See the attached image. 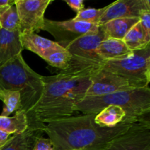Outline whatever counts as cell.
Segmentation results:
<instances>
[{
  "mask_svg": "<svg viewBox=\"0 0 150 150\" xmlns=\"http://www.w3.org/2000/svg\"><path fill=\"white\" fill-rule=\"evenodd\" d=\"M86 96H100L122 91L142 89L136 82L102 68L92 76Z\"/></svg>",
  "mask_w": 150,
  "mask_h": 150,
  "instance_id": "cell-8",
  "label": "cell"
},
{
  "mask_svg": "<svg viewBox=\"0 0 150 150\" xmlns=\"http://www.w3.org/2000/svg\"><path fill=\"white\" fill-rule=\"evenodd\" d=\"M64 2L77 13L84 9V1L83 0H64Z\"/></svg>",
  "mask_w": 150,
  "mask_h": 150,
  "instance_id": "cell-26",
  "label": "cell"
},
{
  "mask_svg": "<svg viewBox=\"0 0 150 150\" xmlns=\"http://www.w3.org/2000/svg\"><path fill=\"white\" fill-rule=\"evenodd\" d=\"M107 8H108V5L100 9H83L80 13H77L76 17L73 18V19L76 21L86 22V23H91V24L99 26L101 18L103 17Z\"/></svg>",
  "mask_w": 150,
  "mask_h": 150,
  "instance_id": "cell-23",
  "label": "cell"
},
{
  "mask_svg": "<svg viewBox=\"0 0 150 150\" xmlns=\"http://www.w3.org/2000/svg\"><path fill=\"white\" fill-rule=\"evenodd\" d=\"M99 29L98 25L76 21L73 18L61 21L45 18L42 30L49 32L55 38V42L65 48L78 38L86 34L98 32Z\"/></svg>",
  "mask_w": 150,
  "mask_h": 150,
  "instance_id": "cell-6",
  "label": "cell"
},
{
  "mask_svg": "<svg viewBox=\"0 0 150 150\" xmlns=\"http://www.w3.org/2000/svg\"><path fill=\"white\" fill-rule=\"evenodd\" d=\"M150 11L149 0H118L108 5L99 26L117 18H139L144 11Z\"/></svg>",
  "mask_w": 150,
  "mask_h": 150,
  "instance_id": "cell-10",
  "label": "cell"
},
{
  "mask_svg": "<svg viewBox=\"0 0 150 150\" xmlns=\"http://www.w3.org/2000/svg\"><path fill=\"white\" fill-rule=\"evenodd\" d=\"M139 21V18H117L100 26L105 39L123 40L130 29Z\"/></svg>",
  "mask_w": 150,
  "mask_h": 150,
  "instance_id": "cell-15",
  "label": "cell"
},
{
  "mask_svg": "<svg viewBox=\"0 0 150 150\" xmlns=\"http://www.w3.org/2000/svg\"><path fill=\"white\" fill-rule=\"evenodd\" d=\"M26 114L23 111H18L13 117H3L0 115V130L9 135L23 133L28 129Z\"/></svg>",
  "mask_w": 150,
  "mask_h": 150,
  "instance_id": "cell-18",
  "label": "cell"
},
{
  "mask_svg": "<svg viewBox=\"0 0 150 150\" xmlns=\"http://www.w3.org/2000/svg\"><path fill=\"white\" fill-rule=\"evenodd\" d=\"M20 31L5 30L0 28V67L23 51Z\"/></svg>",
  "mask_w": 150,
  "mask_h": 150,
  "instance_id": "cell-12",
  "label": "cell"
},
{
  "mask_svg": "<svg viewBox=\"0 0 150 150\" xmlns=\"http://www.w3.org/2000/svg\"><path fill=\"white\" fill-rule=\"evenodd\" d=\"M20 38L23 50H29L36 54L40 58H42L45 54L53 50L62 48L61 45L55 41L42 38L33 32L20 33Z\"/></svg>",
  "mask_w": 150,
  "mask_h": 150,
  "instance_id": "cell-13",
  "label": "cell"
},
{
  "mask_svg": "<svg viewBox=\"0 0 150 150\" xmlns=\"http://www.w3.org/2000/svg\"><path fill=\"white\" fill-rule=\"evenodd\" d=\"M43 133L40 130L28 128L24 133L10 136L0 150H32L35 139Z\"/></svg>",
  "mask_w": 150,
  "mask_h": 150,
  "instance_id": "cell-16",
  "label": "cell"
},
{
  "mask_svg": "<svg viewBox=\"0 0 150 150\" xmlns=\"http://www.w3.org/2000/svg\"><path fill=\"white\" fill-rule=\"evenodd\" d=\"M10 135L0 130V147L2 146L7 142V140L10 139Z\"/></svg>",
  "mask_w": 150,
  "mask_h": 150,
  "instance_id": "cell-28",
  "label": "cell"
},
{
  "mask_svg": "<svg viewBox=\"0 0 150 150\" xmlns=\"http://www.w3.org/2000/svg\"><path fill=\"white\" fill-rule=\"evenodd\" d=\"M0 100L4 103L1 116L9 117L12 113L21 109V95L19 92L0 89Z\"/></svg>",
  "mask_w": 150,
  "mask_h": 150,
  "instance_id": "cell-20",
  "label": "cell"
},
{
  "mask_svg": "<svg viewBox=\"0 0 150 150\" xmlns=\"http://www.w3.org/2000/svg\"><path fill=\"white\" fill-rule=\"evenodd\" d=\"M102 60L73 57L68 67L51 76H42V97L27 115L28 128L42 131L45 123L70 117L76 105L86 96L92 78L102 66Z\"/></svg>",
  "mask_w": 150,
  "mask_h": 150,
  "instance_id": "cell-1",
  "label": "cell"
},
{
  "mask_svg": "<svg viewBox=\"0 0 150 150\" xmlns=\"http://www.w3.org/2000/svg\"><path fill=\"white\" fill-rule=\"evenodd\" d=\"M42 59L45 60L49 65L59 68L60 70L68 67L72 59V55L64 48L53 50L45 54Z\"/></svg>",
  "mask_w": 150,
  "mask_h": 150,
  "instance_id": "cell-21",
  "label": "cell"
},
{
  "mask_svg": "<svg viewBox=\"0 0 150 150\" xmlns=\"http://www.w3.org/2000/svg\"><path fill=\"white\" fill-rule=\"evenodd\" d=\"M139 23L144 31L145 34L150 38V11L146 10L141 14L139 17Z\"/></svg>",
  "mask_w": 150,
  "mask_h": 150,
  "instance_id": "cell-25",
  "label": "cell"
},
{
  "mask_svg": "<svg viewBox=\"0 0 150 150\" xmlns=\"http://www.w3.org/2000/svg\"><path fill=\"white\" fill-rule=\"evenodd\" d=\"M95 117L82 114L54 120L45 123L42 131L56 150H106L138 121L125 119L114 127H102L95 122Z\"/></svg>",
  "mask_w": 150,
  "mask_h": 150,
  "instance_id": "cell-2",
  "label": "cell"
},
{
  "mask_svg": "<svg viewBox=\"0 0 150 150\" xmlns=\"http://www.w3.org/2000/svg\"><path fill=\"white\" fill-rule=\"evenodd\" d=\"M51 0H15L20 33L42 30L45 12Z\"/></svg>",
  "mask_w": 150,
  "mask_h": 150,
  "instance_id": "cell-7",
  "label": "cell"
},
{
  "mask_svg": "<svg viewBox=\"0 0 150 150\" xmlns=\"http://www.w3.org/2000/svg\"><path fill=\"white\" fill-rule=\"evenodd\" d=\"M106 150H150L149 117L141 119L113 141Z\"/></svg>",
  "mask_w": 150,
  "mask_h": 150,
  "instance_id": "cell-9",
  "label": "cell"
},
{
  "mask_svg": "<svg viewBox=\"0 0 150 150\" xmlns=\"http://www.w3.org/2000/svg\"><path fill=\"white\" fill-rule=\"evenodd\" d=\"M15 4V0H0V13Z\"/></svg>",
  "mask_w": 150,
  "mask_h": 150,
  "instance_id": "cell-27",
  "label": "cell"
},
{
  "mask_svg": "<svg viewBox=\"0 0 150 150\" xmlns=\"http://www.w3.org/2000/svg\"><path fill=\"white\" fill-rule=\"evenodd\" d=\"M123 108L126 118L139 120L149 117L150 111L149 86L142 89L122 91L100 96H86L76 105V111L83 114H95L108 105Z\"/></svg>",
  "mask_w": 150,
  "mask_h": 150,
  "instance_id": "cell-4",
  "label": "cell"
},
{
  "mask_svg": "<svg viewBox=\"0 0 150 150\" xmlns=\"http://www.w3.org/2000/svg\"><path fill=\"white\" fill-rule=\"evenodd\" d=\"M125 111L121 107L108 105L95 115V122L102 127H114L124 121Z\"/></svg>",
  "mask_w": 150,
  "mask_h": 150,
  "instance_id": "cell-17",
  "label": "cell"
},
{
  "mask_svg": "<svg viewBox=\"0 0 150 150\" xmlns=\"http://www.w3.org/2000/svg\"><path fill=\"white\" fill-rule=\"evenodd\" d=\"M102 68L133 81L141 87H147L150 82V45L133 51L126 58L103 61Z\"/></svg>",
  "mask_w": 150,
  "mask_h": 150,
  "instance_id": "cell-5",
  "label": "cell"
},
{
  "mask_svg": "<svg viewBox=\"0 0 150 150\" xmlns=\"http://www.w3.org/2000/svg\"><path fill=\"white\" fill-rule=\"evenodd\" d=\"M43 86L42 76L26 64L22 54L0 67V89L19 92L20 111L26 116L40 100Z\"/></svg>",
  "mask_w": 150,
  "mask_h": 150,
  "instance_id": "cell-3",
  "label": "cell"
},
{
  "mask_svg": "<svg viewBox=\"0 0 150 150\" xmlns=\"http://www.w3.org/2000/svg\"><path fill=\"white\" fill-rule=\"evenodd\" d=\"M105 35L100 29L98 32H92L78 38L65 48L73 57L100 60L97 55V49L99 44L105 40Z\"/></svg>",
  "mask_w": 150,
  "mask_h": 150,
  "instance_id": "cell-11",
  "label": "cell"
},
{
  "mask_svg": "<svg viewBox=\"0 0 150 150\" xmlns=\"http://www.w3.org/2000/svg\"><path fill=\"white\" fill-rule=\"evenodd\" d=\"M123 41L132 51L144 49L150 45V38L146 35L139 21L130 29Z\"/></svg>",
  "mask_w": 150,
  "mask_h": 150,
  "instance_id": "cell-19",
  "label": "cell"
},
{
  "mask_svg": "<svg viewBox=\"0 0 150 150\" xmlns=\"http://www.w3.org/2000/svg\"><path fill=\"white\" fill-rule=\"evenodd\" d=\"M32 150H56L53 146L51 141L48 139H45L42 134L39 135L35 139Z\"/></svg>",
  "mask_w": 150,
  "mask_h": 150,
  "instance_id": "cell-24",
  "label": "cell"
},
{
  "mask_svg": "<svg viewBox=\"0 0 150 150\" xmlns=\"http://www.w3.org/2000/svg\"><path fill=\"white\" fill-rule=\"evenodd\" d=\"M0 28L5 30H19V18L15 4L0 13Z\"/></svg>",
  "mask_w": 150,
  "mask_h": 150,
  "instance_id": "cell-22",
  "label": "cell"
},
{
  "mask_svg": "<svg viewBox=\"0 0 150 150\" xmlns=\"http://www.w3.org/2000/svg\"><path fill=\"white\" fill-rule=\"evenodd\" d=\"M133 51L129 49L123 40L108 38L99 44L97 55L102 61L117 60L130 57Z\"/></svg>",
  "mask_w": 150,
  "mask_h": 150,
  "instance_id": "cell-14",
  "label": "cell"
}]
</instances>
